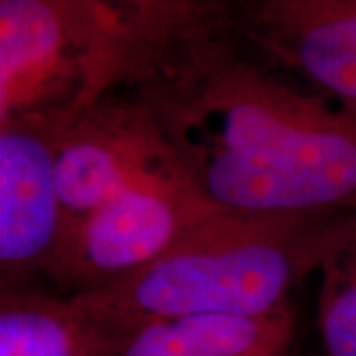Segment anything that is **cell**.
Listing matches in <instances>:
<instances>
[{
    "label": "cell",
    "mask_w": 356,
    "mask_h": 356,
    "mask_svg": "<svg viewBox=\"0 0 356 356\" xmlns=\"http://www.w3.org/2000/svg\"><path fill=\"white\" fill-rule=\"evenodd\" d=\"M125 86L220 210L356 214L355 107L259 62L224 26L145 60Z\"/></svg>",
    "instance_id": "1"
},
{
    "label": "cell",
    "mask_w": 356,
    "mask_h": 356,
    "mask_svg": "<svg viewBox=\"0 0 356 356\" xmlns=\"http://www.w3.org/2000/svg\"><path fill=\"white\" fill-rule=\"evenodd\" d=\"M356 214L220 212L151 266L93 291L139 332L154 321L255 317L289 305Z\"/></svg>",
    "instance_id": "2"
},
{
    "label": "cell",
    "mask_w": 356,
    "mask_h": 356,
    "mask_svg": "<svg viewBox=\"0 0 356 356\" xmlns=\"http://www.w3.org/2000/svg\"><path fill=\"white\" fill-rule=\"evenodd\" d=\"M139 62V44L107 0H0V123L70 127Z\"/></svg>",
    "instance_id": "3"
},
{
    "label": "cell",
    "mask_w": 356,
    "mask_h": 356,
    "mask_svg": "<svg viewBox=\"0 0 356 356\" xmlns=\"http://www.w3.org/2000/svg\"><path fill=\"white\" fill-rule=\"evenodd\" d=\"M220 212L184 177L131 186L72 226L50 280L72 293L111 285L151 266Z\"/></svg>",
    "instance_id": "4"
},
{
    "label": "cell",
    "mask_w": 356,
    "mask_h": 356,
    "mask_svg": "<svg viewBox=\"0 0 356 356\" xmlns=\"http://www.w3.org/2000/svg\"><path fill=\"white\" fill-rule=\"evenodd\" d=\"M56 168L67 232L131 186L184 177L151 111L129 86L65 129Z\"/></svg>",
    "instance_id": "5"
},
{
    "label": "cell",
    "mask_w": 356,
    "mask_h": 356,
    "mask_svg": "<svg viewBox=\"0 0 356 356\" xmlns=\"http://www.w3.org/2000/svg\"><path fill=\"white\" fill-rule=\"evenodd\" d=\"M224 30L259 62L356 109V0H226Z\"/></svg>",
    "instance_id": "6"
},
{
    "label": "cell",
    "mask_w": 356,
    "mask_h": 356,
    "mask_svg": "<svg viewBox=\"0 0 356 356\" xmlns=\"http://www.w3.org/2000/svg\"><path fill=\"white\" fill-rule=\"evenodd\" d=\"M65 129L40 121L0 123L2 289L34 287V277H51L60 257L67 220L56 163Z\"/></svg>",
    "instance_id": "7"
},
{
    "label": "cell",
    "mask_w": 356,
    "mask_h": 356,
    "mask_svg": "<svg viewBox=\"0 0 356 356\" xmlns=\"http://www.w3.org/2000/svg\"><path fill=\"white\" fill-rule=\"evenodd\" d=\"M135 337L93 291L0 295V356H121Z\"/></svg>",
    "instance_id": "8"
},
{
    "label": "cell",
    "mask_w": 356,
    "mask_h": 356,
    "mask_svg": "<svg viewBox=\"0 0 356 356\" xmlns=\"http://www.w3.org/2000/svg\"><path fill=\"white\" fill-rule=\"evenodd\" d=\"M291 305L266 315H198L143 327L121 356H289Z\"/></svg>",
    "instance_id": "9"
},
{
    "label": "cell",
    "mask_w": 356,
    "mask_h": 356,
    "mask_svg": "<svg viewBox=\"0 0 356 356\" xmlns=\"http://www.w3.org/2000/svg\"><path fill=\"white\" fill-rule=\"evenodd\" d=\"M139 44L140 62L224 26L226 0H107ZM140 65V64H139Z\"/></svg>",
    "instance_id": "10"
},
{
    "label": "cell",
    "mask_w": 356,
    "mask_h": 356,
    "mask_svg": "<svg viewBox=\"0 0 356 356\" xmlns=\"http://www.w3.org/2000/svg\"><path fill=\"white\" fill-rule=\"evenodd\" d=\"M317 327L325 356H356V220L317 271Z\"/></svg>",
    "instance_id": "11"
}]
</instances>
